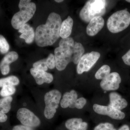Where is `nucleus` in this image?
Wrapping results in <instances>:
<instances>
[{"instance_id": "f257e3e1", "label": "nucleus", "mask_w": 130, "mask_h": 130, "mask_svg": "<svg viewBox=\"0 0 130 130\" xmlns=\"http://www.w3.org/2000/svg\"><path fill=\"white\" fill-rule=\"evenodd\" d=\"M84 52L83 45L74 41L72 38L61 39L59 47L54 51L56 69L59 71H63L71 62L77 64Z\"/></svg>"}, {"instance_id": "f03ea898", "label": "nucleus", "mask_w": 130, "mask_h": 130, "mask_svg": "<svg viewBox=\"0 0 130 130\" xmlns=\"http://www.w3.org/2000/svg\"><path fill=\"white\" fill-rule=\"evenodd\" d=\"M62 23L60 16L52 12L46 24L38 26L35 32V41L37 46L44 47L54 44L60 37V29Z\"/></svg>"}, {"instance_id": "7ed1b4c3", "label": "nucleus", "mask_w": 130, "mask_h": 130, "mask_svg": "<svg viewBox=\"0 0 130 130\" xmlns=\"http://www.w3.org/2000/svg\"><path fill=\"white\" fill-rule=\"evenodd\" d=\"M31 1L30 0H21L20 1V11L13 15L11 22L12 26L15 29H20L35 14L36 6L34 2Z\"/></svg>"}, {"instance_id": "20e7f679", "label": "nucleus", "mask_w": 130, "mask_h": 130, "mask_svg": "<svg viewBox=\"0 0 130 130\" xmlns=\"http://www.w3.org/2000/svg\"><path fill=\"white\" fill-rule=\"evenodd\" d=\"M106 5V1H89L81 9L79 13V17L83 21L89 23L93 18L102 16L105 14Z\"/></svg>"}, {"instance_id": "39448f33", "label": "nucleus", "mask_w": 130, "mask_h": 130, "mask_svg": "<svg viewBox=\"0 0 130 130\" xmlns=\"http://www.w3.org/2000/svg\"><path fill=\"white\" fill-rule=\"evenodd\" d=\"M107 27L110 32L116 33L126 29L130 24V13L125 9L115 12L107 21Z\"/></svg>"}, {"instance_id": "423d86ee", "label": "nucleus", "mask_w": 130, "mask_h": 130, "mask_svg": "<svg viewBox=\"0 0 130 130\" xmlns=\"http://www.w3.org/2000/svg\"><path fill=\"white\" fill-rule=\"evenodd\" d=\"M61 98V93L58 90H53L45 94L44 114L46 118L50 119L53 118L59 107Z\"/></svg>"}, {"instance_id": "0eeeda50", "label": "nucleus", "mask_w": 130, "mask_h": 130, "mask_svg": "<svg viewBox=\"0 0 130 130\" xmlns=\"http://www.w3.org/2000/svg\"><path fill=\"white\" fill-rule=\"evenodd\" d=\"M101 54L96 51H91L82 56L77 64V72L82 74L84 72L89 71L100 59Z\"/></svg>"}, {"instance_id": "6e6552de", "label": "nucleus", "mask_w": 130, "mask_h": 130, "mask_svg": "<svg viewBox=\"0 0 130 130\" xmlns=\"http://www.w3.org/2000/svg\"><path fill=\"white\" fill-rule=\"evenodd\" d=\"M17 118L23 125L31 128L38 127L41 124L40 119L27 108H20L17 113Z\"/></svg>"}, {"instance_id": "1a4fd4ad", "label": "nucleus", "mask_w": 130, "mask_h": 130, "mask_svg": "<svg viewBox=\"0 0 130 130\" xmlns=\"http://www.w3.org/2000/svg\"><path fill=\"white\" fill-rule=\"evenodd\" d=\"M93 109L96 113L108 116L114 119L121 120L125 118V114L121 110L115 109L108 106L95 104L93 106Z\"/></svg>"}, {"instance_id": "9d476101", "label": "nucleus", "mask_w": 130, "mask_h": 130, "mask_svg": "<svg viewBox=\"0 0 130 130\" xmlns=\"http://www.w3.org/2000/svg\"><path fill=\"white\" fill-rule=\"evenodd\" d=\"M121 81V77L118 73L112 72L102 80L100 86L105 90H116L119 88Z\"/></svg>"}, {"instance_id": "9b49d317", "label": "nucleus", "mask_w": 130, "mask_h": 130, "mask_svg": "<svg viewBox=\"0 0 130 130\" xmlns=\"http://www.w3.org/2000/svg\"><path fill=\"white\" fill-rule=\"evenodd\" d=\"M105 24L104 19L102 16H96L89 22L86 28V32L90 36H94L103 28Z\"/></svg>"}, {"instance_id": "f8f14e48", "label": "nucleus", "mask_w": 130, "mask_h": 130, "mask_svg": "<svg viewBox=\"0 0 130 130\" xmlns=\"http://www.w3.org/2000/svg\"><path fill=\"white\" fill-rule=\"evenodd\" d=\"M19 55L16 52L11 51L6 55L0 63V71L3 75L8 74L10 71L9 64L18 59Z\"/></svg>"}, {"instance_id": "ddd939ff", "label": "nucleus", "mask_w": 130, "mask_h": 130, "mask_svg": "<svg viewBox=\"0 0 130 130\" xmlns=\"http://www.w3.org/2000/svg\"><path fill=\"white\" fill-rule=\"evenodd\" d=\"M30 72L35 78L36 83L39 85H41L44 83H50L53 80V75L46 71L31 68L30 70Z\"/></svg>"}, {"instance_id": "4468645a", "label": "nucleus", "mask_w": 130, "mask_h": 130, "mask_svg": "<svg viewBox=\"0 0 130 130\" xmlns=\"http://www.w3.org/2000/svg\"><path fill=\"white\" fill-rule=\"evenodd\" d=\"M109 98V103L108 106L115 109L121 110L125 108L128 106L127 101L116 92L110 93Z\"/></svg>"}, {"instance_id": "2eb2a0df", "label": "nucleus", "mask_w": 130, "mask_h": 130, "mask_svg": "<svg viewBox=\"0 0 130 130\" xmlns=\"http://www.w3.org/2000/svg\"><path fill=\"white\" fill-rule=\"evenodd\" d=\"M77 98V94L76 91L72 90L70 92H66L63 95L62 99L61 100V106L64 108L68 107L70 108H74Z\"/></svg>"}, {"instance_id": "dca6fc26", "label": "nucleus", "mask_w": 130, "mask_h": 130, "mask_svg": "<svg viewBox=\"0 0 130 130\" xmlns=\"http://www.w3.org/2000/svg\"><path fill=\"white\" fill-rule=\"evenodd\" d=\"M65 126L68 130H87L88 124L82 119L73 118L66 121Z\"/></svg>"}, {"instance_id": "f3484780", "label": "nucleus", "mask_w": 130, "mask_h": 130, "mask_svg": "<svg viewBox=\"0 0 130 130\" xmlns=\"http://www.w3.org/2000/svg\"><path fill=\"white\" fill-rule=\"evenodd\" d=\"M19 32L21 33L20 38L24 39L25 42L30 44L34 41L35 38V33L33 28L26 24L19 29Z\"/></svg>"}, {"instance_id": "a211bd4d", "label": "nucleus", "mask_w": 130, "mask_h": 130, "mask_svg": "<svg viewBox=\"0 0 130 130\" xmlns=\"http://www.w3.org/2000/svg\"><path fill=\"white\" fill-rule=\"evenodd\" d=\"M73 24V19L70 16H68L67 19L62 22L60 29V36L62 39L70 36L72 31Z\"/></svg>"}, {"instance_id": "6ab92c4d", "label": "nucleus", "mask_w": 130, "mask_h": 130, "mask_svg": "<svg viewBox=\"0 0 130 130\" xmlns=\"http://www.w3.org/2000/svg\"><path fill=\"white\" fill-rule=\"evenodd\" d=\"M12 100V97L11 96L0 99V112L4 114L8 113L11 109Z\"/></svg>"}, {"instance_id": "aec40b11", "label": "nucleus", "mask_w": 130, "mask_h": 130, "mask_svg": "<svg viewBox=\"0 0 130 130\" xmlns=\"http://www.w3.org/2000/svg\"><path fill=\"white\" fill-rule=\"evenodd\" d=\"M19 83V80L17 77L14 76H10L0 79V87L6 85L16 86L18 85Z\"/></svg>"}, {"instance_id": "412c9836", "label": "nucleus", "mask_w": 130, "mask_h": 130, "mask_svg": "<svg viewBox=\"0 0 130 130\" xmlns=\"http://www.w3.org/2000/svg\"><path fill=\"white\" fill-rule=\"evenodd\" d=\"M111 68L108 65H104L99 69L95 74V77L98 79H103L110 74Z\"/></svg>"}, {"instance_id": "4be33fe9", "label": "nucleus", "mask_w": 130, "mask_h": 130, "mask_svg": "<svg viewBox=\"0 0 130 130\" xmlns=\"http://www.w3.org/2000/svg\"><path fill=\"white\" fill-rule=\"evenodd\" d=\"M0 91V95L3 97L11 96L14 94L16 89L14 86L12 85H6L2 87Z\"/></svg>"}, {"instance_id": "5701e85b", "label": "nucleus", "mask_w": 130, "mask_h": 130, "mask_svg": "<svg viewBox=\"0 0 130 130\" xmlns=\"http://www.w3.org/2000/svg\"><path fill=\"white\" fill-rule=\"evenodd\" d=\"M9 49V44L6 38L0 35V52L2 54L8 53Z\"/></svg>"}, {"instance_id": "b1692460", "label": "nucleus", "mask_w": 130, "mask_h": 130, "mask_svg": "<svg viewBox=\"0 0 130 130\" xmlns=\"http://www.w3.org/2000/svg\"><path fill=\"white\" fill-rule=\"evenodd\" d=\"M33 68L37 70L46 71L48 70L46 63V59L41 60L35 62L33 64Z\"/></svg>"}, {"instance_id": "393cba45", "label": "nucleus", "mask_w": 130, "mask_h": 130, "mask_svg": "<svg viewBox=\"0 0 130 130\" xmlns=\"http://www.w3.org/2000/svg\"><path fill=\"white\" fill-rule=\"evenodd\" d=\"M94 130H116L113 125L109 123H101L94 128Z\"/></svg>"}, {"instance_id": "a878e982", "label": "nucleus", "mask_w": 130, "mask_h": 130, "mask_svg": "<svg viewBox=\"0 0 130 130\" xmlns=\"http://www.w3.org/2000/svg\"><path fill=\"white\" fill-rule=\"evenodd\" d=\"M46 63L48 68L49 69H53L56 67L55 56L53 54H50L46 59Z\"/></svg>"}, {"instance_id": "bb28decb", "label": "nucleus", "mask_w": 130, "mask_h": 130, "mask_svg": "<svg viewBox=\"0 0 130 130\" xmlns=\"http://www.w3.org/2000/svg\"><path fill=\"white\" fill-rule=\"evenodd\" d=\"M86 99L83 97H81L77 100L75 104V108L77 109H82L86 105Z\"/></svg>"}, {"instance_id": "cd10ccee", "label": "nucleus", "mask_w": 130, "mask_h": 130, "mask_svg": "<svg viewBox=\"0 0 130 130\" xmlns=\"http://www.w3.org/2000/svg\"><path fill=\"white\" fill-rule=\"evenodd\" d=\"M122 59L125 64L130 66V50L122 56Z\"/></svg>"}, {"instance_id": "c85d7f7f", "label": "nucleus", "mask_w": 130, "mask_h": 130, "mask_svg": "<svg viewBox=\"0 0 130 130\" xmlns=\"http://www.w3.org/2000/svg\"><path fill=\"white\" fill-rule=\"evenodd\" d=\"M12 130H34L32 128L29 126L23 125H19L15 126L13 128Z\"/></svg>"}, {"instance_id": "c756f323", "label": "nucleus", "mask_w": 130, "mask_h": 130, "mask_svg": "<svg viewBox=\"0 0 130 130\" xmlns=\"http://www.w3.org/2000/svg\"><path fill=\"white\" fill-rule=\"evenodd\" d=\"M8 117L5 114L0 112V123H4L7 120Z\"/></svg>"}, {"instance_id": "7c9ffc66", "label": "nucleus", "mask_w": 130, "mask_h": 130, "mask_svg": "<svg viewBox=\"0 0 130 130\" xmlns=\"http://www.w3.org/2000/svg\"><path fill=\"white\" fill-rule=\"evenodd\" d=\"M118 130H130V128L127 125H124L121 126Z\"/></svg>"}, {"instance_id": "2f4dec72", "label": "nucleus", "mask_w": 130, "mask_h": 130, "mask_svg": "<svg viewBox=\"0 0 130 130\" xmlns=\"http://www.w3.org/2000/svg\"><path fill=\"white\" fill-rule=\"evenodd\" d=\"M55 1L56 2L61 3L63 2V0H55Z\"/></svg>"}, {"instance_id": "473e14b6", "label": "nucleus", "mask_w": 130, "mask_h": 130, "mask_svg": "<svg viewBox=\"0 0 130 130\" xmlns=\"http://www.w3.org/2000/svg\"><path fill=\"white\" fill-rule=\"evenodd\" d=\"M126 1L128 3H130V0H127V1Z\"/></svg>"}]
</instances>
